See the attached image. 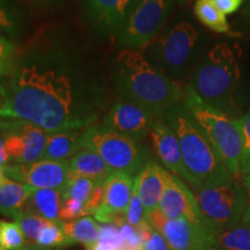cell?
Segmentation results:
<instances>
[{"instance_id":"45","label":"cell","mask_w":250,"mask_h":250,"mask_svg":"<svg viewBox=\"0 0 250 250\" xmlns=\"http://www.w3.org/2000/svg\"><path fill=\"white\" fill-rule=\"evenodd\" d=\"M7 179L5 173V166H0V184H1L4 181Z\"/></svg>"},{"instance_id":"13","label":"cell","mask_w":250,"mask_h":250,"mask_svg":"<svg viewBox=\"0 0 250 250\" xmlns=\"http://www.w3.org/2000/svg\"><path fill=\"white\" fill-rule=\"evenodd\" d=\"M7 179L27 184L33 189H56L64 191L71 175L68 160H42L30 165L5 166Z\"/></svg>"},{"instance_id":"34","label":"cell","mask_w":250,"mask_h":250,"mask_svg":"<svg viewBox=\"0 0 250 250\" xmlns=\"http://www.w3.org/2000/svg\"><path fill=\"white\" fill-rule=\"evenodd\" d=\"M86 217L85 215V204L76 199H62L59 219L62 223L76 220V219Z\"/></svg>"},{"instance_id":"41","label":"cell","mask_w":250,"mask_h":250,"mask_svg":"<svg viewBox=\"0 0 250 250\" xmlns=\"http://www.w3.org/2000/svg\"><path fill=\"white\" fill-rule=\"evenodd\" d=\"M23 1H27L29 2V4H33V5H49V4H52V2H55L56 0H23Z\"/></svg>"},{"instance_id":"23","label":"cell","mask_w":250,"mask_h":250,"mask_svg":"<svg viewBox=\"0 0 250 250\" xmlns=\"http://www.w3.org/2000/svg\"><path fill=\"white\" fill-rule=\"evenodd\" d=\"M62 225L71 245L83 243L87 247L95 242L99 237L100 225L89 215L67 223H62Z\"/></svg>"},{"instance_id":"17","label":"cell","mask_w":250,"mask_h":250,"mask_svg":"<svg viewBox=\"0 0 250 250\" xmlns=\"http://www.w3.org/2000/svg\"><path fill=\"white\" fill-rule=\"evenodd\" d=\"M136 0H85V12L98 29L117 34Z\"/></svg>"},{"instance_id":"3","label":"cell","mask_w":250,"mask_h":250,"mask_svg":"<svg viewBox=\"0 0 250 250\" xmlns=\"http://www.w3.org/2000/svg\"><path fill=\"white\" fill-rule=\"evenodd\" d=\"M240 71L236 48L228 42L208 50L193 70L189 86L211 107L233 114L239 88Z\"/></svg>"},{"instance_id":"36","label":"cell","mask_w":250,"mask_h":250,"mask_svg":"<svg viewBox=\"0 0 250 250\" xmlns=\"http://www.w3.org/2000/svg\"><path fill=\"white\" fill-rule=\"evenodd\" d=\"M143 250H171L170 247L168 246L167 241L158 230L154 228L151 230V233L146 236L143 243Z\"/></svg>"},{"instance_id":"30","label":"cell","mask_w":250,"mask_h":250,"mask_svg":"<svg viewBox=\"0 0 250 250\" xmlns=\"http://www.w3.org/2000/svg\"><path fill=\"white\" fill-rule=\"evenodd\" d=\"M36 245L43 248H65L71 246L70 240L62 229V223H50L42 228L39 236H37Z\"/></svg>"},{"instance_id":"40","label":"cell","mask_w":250,"mask_h":250,"mask_svg":"<svg viewBox=\"0 0 250 250\" xmlns=\"http://www.w3.org/2000/svg\"><path fill=\"white\" fill-rule=\"evenodd\" d=\"M19 250H65L64 248H54V249H49V248H43V247H40L37 245H26L22 247L21 249Z\"/></svg>"},{"instance_id":"15","label":"cell","mask_w":250,"mask_h":250,"mask_svg":"<svg viewBox=\"0 0 250 250\" xmlns=\"http://www.w3.org/2000/svg\"><path fill=\"white\" fill-rule=\"evenodd\" d=\"M136 176L115 171L103 184V202L94 213V219L102 224H112L120 227L125 220V211L134 190Z\"/></svg>"},{"instance_id":"46","label":"cell","mask_w":250,"mask_h":250,"mask_svg":"<svg viewBox=\"0 0 250 250\" xmlns=\"http://www.w3.org/2000/svg\"><path fill=\"white\" fill-rule=\"evenodd\" d=\"M174 1H177L179 4H186V2L190 1V0H174Z\"/></svg>"},{"instance_id":"31","label":"cell","mask_w":250,"mask_h":250,"mask_svg":"<svg viewBox=\"0 0 250 250\" xmlns=\"http://www.w3.org/2000/svg\"><path fill=\"white\" fill-rule=\"evenodd\" d=\"M26 245V237L15 221L0 220V250H19Z\"/></svg>"},{"instance_id":"20","label":"cell","mask_w":250,"mask_h":250,"mask_svg":"<svg viewBox=\"0 0 250 250\" xmlns=\"http://www.w3.org/2000/svg\"><path fill=\"white\" fill-rule=\"evenodd\" d=\"M85 131V130H83ZM83 131H62L48 134V142L43 159L67 160L83 149Z\"/></svg>"},{"instance_id":"43","label":"cell","mask_w":250,"mask_h":250,"mask_svg":"<svg viewBox=\"0 0 250 250\" xmlns=\"http://www.w3.org/2000/svg\"><path fill=\"white\" fill-rule=\"evenodd\" d=\"M240 174L242 175L250 174V156L248 158V160H247L245 164L241 166V168H240Z\"/></svg>"},{"instance_id":"7","label":"cell","mask_w":250,"mask_h":250,"mask_svg":"<svg viewBox=\"0 0 250 250\" xmlns=\"http://www.w3.org/2000/svg\"><path fill=\"white\" fill-rule=\"evenodd\" d=\"M192 192L202 213L217 232L241 221L247 192L237 176L228 170L192 189Z\"/></svg>"},{"instance_id":"1","label":"cell","mask_w":250,"mask_h":250,"mask_svg":"<svg viewBox=\"0 0 250 250\" xmlns=\"http://www.w3.org/2000/svg\"><path fill=\"white\" fill-rule=\"evenodd\" d=\"M1 93L0 117L27 122L48 134L86 130L99 117V88L61 52L27 55Z\"/></svg>"},{"instance_id":"4","label":"cell","mask_w":250,"mask_h":250,"mask_svg":"<svg viewBox=\"0 0 250 250\" xmlns=\"http://www.w3.org/2000/svg\"><path fill=\"white\" fill-rule=\"evenodd\" d=\"M164 120L179 139L182 161L192 189L227 170L183 102L173 105L166 112Z\"/></svg>"},{"instance_id":"18","label":"cell","mask_w":250,"mask_h":250,"mask_svg":"<svg viewBox=\"0 0 250 250\" xmlns=\"http://www.w3.org/2000/svg\"><path fill=\"white\" fill-rule=\"evenodd\" d=\"M165 168L153 159H148L134 180V191L145 208L146 214L159 208L165 189Z\"/></svg>"},{"instance_id":"29","label":"cell","mask_w":250,"mask_h":250,"mask_svg":"<svg viewBox=\"0 0 250 250\" xmlns=\"http://www.w3.org/2000/svg\"><path fill=\"white\" fill-rule=\"evenodd\" d=\"M96 184L92 180L71 171L70 179H68L66 187L62 191V199H76V201L86 204Z\"/></svg>"},{"instance_id":"8","label":"cell","mask_w":250,"mask_h":250,"mask_svg":"<svg viewBox=\"0 0 250 250\" xmlns=\"http://www.w3.org/2000/svg\"><path fill=\"white\" fill-rule=\"evenodd\" d=\"M83 148L96 152L112 170L136 176L148 160L137 140L105 126H89L83 133Z\"/></svg>"},{"instance_id":"35","label":"cell","mask_w":250,"mask_h":250,"mask_svg":"<svg viewBox=\"0 0 250 250\" xmlns=\"http://www.w3.org/2000/svg\"><path fill=\"white\" fill-rule=\"evenodd\" d=\"M236 123L242 137V166L250 156V108L245 115H242L240 118H236ZM241 166H240V168H241Z\"/></svg>"},{"instance_id":"24","label":"cell","mask_w":250,"mask_h":250,"mask_svg":"<svg viewBox=\"0 0 250 250\" xmlns=\"http://www.w3.org/2000/svg\"><path fill=\"white\" fill-rule=\"evenodd\" d=\"M24 29V14L15 0H0V33L18 39Z\"/></svg>"},{"instance_id":"9","label":"cell","mask_w":250,"mask_h":250,"mask_svg":"<svg viewBox=\"0 0 250 250\" xmlns=\"http://www.w3.org/2000/svg\"><path fill=\"white\" fill-rule=\"evenodd\" d=\"M174 0H136L117 31V42L126 49H142L151 44L170 17Z\"/></svg>"},{"instance_id":"10","label":"cell","mask_w":250,"mask_h":250,"mask_svg":"<svg viewBox=\"0 0 250 250\" xmlns=\"http://www.w3.org/2000/svg\"><path fill=\"white\" fill-rule=\"evenodd\" d=\"M0 131L5 134V148L17 164L30 165L42 160L48 133L23 121L0 117Z\"/></svg>"},{"instance_id":"42","label":"cell","mask_w":250,"mask_h":250,"mask_svg":"<svg viewBox=\"0 0 250 250\" xmlns=\"http://www.w3.org/2000/svg\"><path fill=\"white\" fill-rule=\"evenodd\" d=\"M242 184H243V187H245V189H246V192L248 193V195L250 196V174L243 175Z\"/></svg>"},{"instance_id":"6","label":"cell","mask_w":250,"mask_h":250,"mask_svg":"<svg viewBox=\"0 0 250 250\" xmlns=\"http://www.w3.org/2000/svg\"><path fill=\"white\" fill-rule=\"evenodd\" d=\"M183 103L205 133L226 169L239 176L242 156V137L236 118L211 107L189 86L184 90Z\"/></svg>"},{"instance_id":"37","label":"cell","mask_w":250,"mask_h":250,"mask_svg":"<svg viewBox=\"0 0 250 250\" xmlns=\"http://www.w3.org/2000/svg\"><path fill=\"white\" fill-rule=\"evenodd\" d=\"M213 2L221 13L229 15L239 11L246 2V0H213Z\"/></svg>"},{"instance_id":"33","label":"cell","mask_w":250,"mask_h":250,"mask_svg":"<svg viewBox=\"0 0 250 250\" xmlns=\"http://www.w3.org/2000/svg\"><path fill=\"white\" fill-rule=\"evenodd\" d=\"M125 220L127 224L136 228L139 227L145 221H147V214H146L145 208H144L142 202H140L139 197L134 190L129 206L125 211Z\"/></svg>"},{"instance_id":"2","label":"cell","mask_w":250,"mask_h":250,"mask_svg":"<svg viewBox=\"0 0 250 250\" xmlns=\"http://www.w3.org/2000/svg\"><path fill=\"white\" fill-rule=\"evenodd\" d=\"M114 83L121 100L142 105L159 120H164L173 105L183 102L186 90L134 49H124L117 55Z\"/></svg>"},{"instance_id":"5","label":"cell","mask_w":250,"mask_h":250,"mask_svg":"<svg viewBox=\"0 0 250 250\" xmlns=\"http://www.w3.org/2000/svg\"><path fill=\"white\" fill-rule=\"evenodd\" d=\"M204 45V34L190 21L180 20L152 43L147 59L159 71L180 83L201 57Z\"/></svg>"},{"instance_id":"11","label":"cell","mask_w":250,"mask_h":250,"mask_svg":"<svg viewBox=\"0 0 250 250\" xmlns=\"http://www.w3.org/2000/svg\"><path fill=\"white\" fill-rule=\"evenodd\" d=\"M147 221L164 235L171 250H214L217 233L186 219H169L158 208L147 215Z\"/></svg>"},{"instance_id":"12","label":"cell","mask_w":250,"mask_h":250,"mask_svg":"<svg viewBox=\"0 0 250 250\" xmlns=\"http://www.w3.org/2000/svg\"><path fill=\"white\" fill-rule=\"evenodd\" d=\"M164 176L165 189L159 204V210L169 219H186L210 232L218 233L202 213L196 197L188 184L166 169Z\"/></svg>"},{"instance_id":"28","label":"cell","mask_w":250,"mask_h":250,"mask_svg":"<svg viewBox=\"0 0 250 250\" xmlns=\"http://www.w3.org/2000/svg\"><path fill=\"white\" fill-rule=\"evenodd\" d=\"M86 250H124V239L120 227L112 224L100 225L98 240L87 246Z\"/></svg>"},{"instance_id":"44","label":"cell","mask_w":250,"mask_h":250,"mask_svg":"<svg viewBox=\"0 0 250 250\" xmlns=\"http://www.w3.org/2000/svg\"><path fill=\"white\" fill-rule=\"evenodd\" d=\"M243 15H245L246 18L250 19V0H246L245 9H243Z\"/></svg>"},{"instance_id":"26","label":"cell","mask_w":250,"mask_h":250,"mask_svg":"<svg viewBox=\"0 0 250 250\" xmlns=\"http://www.w3.org/2000/svg\"><path fill=\"white\" fill-rule=\"evenodd\" d=\"M214 250H250V228L240 221L235 226L219 230Z\"/></svg>"},{"instance_id":"39","label":"cell","mask_w":250,"mask_h":250,"mask_svg":"<svg viewBox=\"0 0 250 250\" xmlns=\"http://www.w3.org/2000/svg\"><path fill=\"white\" fill-rule=\"evenodd\" d=\"M9 160V155L6 151L5 145H0V166H5Z\"/></svg>"},{"instance_id":"22","label":"cell","mask_w":250,"mask_h":250,"mask_svg":"<svg viewBox=\"0 0 250 250\" xmlns=\"http://www.w3.org/2000/svg\"><path fill=\"white\" fill-rule=\"evenodd\" d=\"M62 203V193L59 190L35 189L28 199L24 208L52 223H62L59 219Z\"/></svg>"},{"instance_id":"21","label":"cell","mask_w":250,"mask_h":250,"mask_svg":"<svg viewBox=\"0 0 250 250\" xmlns=\"http://www.w3.org/2000/svg\"><path fill=\"white\" fill-rule=\"evenodd\" d=\"M34 190L27 184L6 179L0 184V213L13 218L26 208Z\"/></svg>"},{"instance_id":"38","label":"cell","mask_w":250,"mask_h":250,"mask_svg":"<svg viewBox=\"0 0 250 250\" xmlns=\"http://www.w3.org/2000/svg\"><path fill=\"white\" fill-rule=\"evenodd\" d=\"M241 221H242V224H245L247 227L250 228V201L247 203L246 210H245V212H243Z\"/></svg>"},{"instance_id":"27","label":"cell","mask_w":250,"mask_h":250,"mask_svg":"<svg viewBox=\"0 0 250 250\" xmlns=\"http://www.w3.org/2000/svg\"><path fill=\"white\" fill-rule=\"evenodd\" d=\"M13 219L19 225L20 229L22 230L23 235L26 237L27 245H36V240L40 232L43 227L50 223L49 220L40 217L39 214L34 213L27 208H23L22 211L15 214Z\"/></svg>"},{"instance_id":"19","label":"cell","mask_w":250,"mask_h":250,"mask_svg":"<svg viewBox=\"0 0 250 250\" xmlns=\"http://www.w3.org/2000/svg\"><path fill=\"white\" fill-rule=\"evenodd\" d=\"M68 161L72 173L85 176L95 184L103 186L114 173L98 153L88 148H83Z\"/></svg>"},{"instance_id":"14","label":"cell","mask_w":250,"mask_h":250,"mask_svg":"<svg viewBox=\"0 0 250 250\" xmlns=\"http://www.w3.org/2000/svg\"><path fill=\"white\" fill-rule=\"evenodd\" d=\"M158 120L142 105L120 100L109 108L103 120V126L139 142L151 133Z\"/></svg>"},{"instance_id":"32","label":"cell","mask_w":250,"mask_h":250,"mask_svg":"<svg viewBox=\"0 0 250 250\" xmlns=\"http://www.w3.org/2000/svg\"><path fill=\"white\" fill-rule=\"evenodd\" d=\"M14 44L7 36L0 33V76L12 74L14 70Z\"/></svg>"},{"instance_id":"16","label":"cell","mask_w":250,"mask_h":250,"mask_svg":"<svg viewBox=\"0 0 250 250\" xmlns=\"http://www.w3.org/2000/svg\"><path fill=\"white\" fill-rule=\"evenodd\" d=\"M155 153L168 171L189 184L176 133L165 120H158L149 133Z\"/></svg>"},{"instance_id":"25","label":"cell","mask_w":250,"mask_h":250,"mask_svg":"<svg viewBox=\"0 0 250 250\" xmlns=\"http://www.w3.org/2000/svg\"><path fill=\"white\" fill-rule=\"evenodd\" d=\"M193 13L199 22L219 34H232L226 15L219 11L213 0H196Z\"/></svg>"}]
</instances>
